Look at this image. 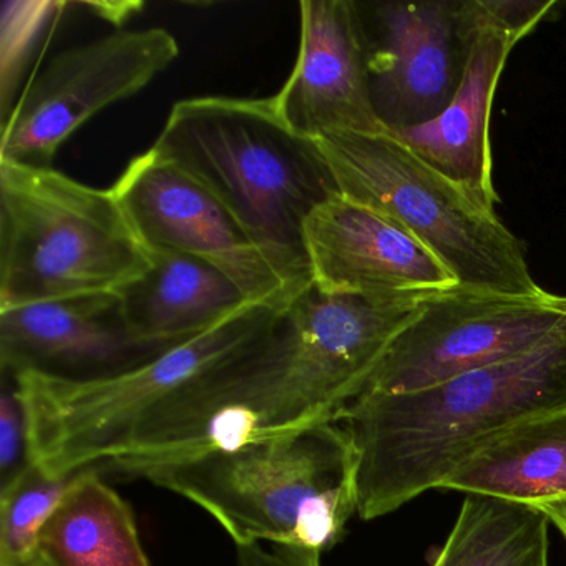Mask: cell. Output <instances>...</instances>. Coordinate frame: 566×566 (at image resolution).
<instances>
[{
    "instance_id": "4fadbf2b",
    "label": "cell",
    "mask_w": 566,
    "mask_h": 566,
    "mask_svg": "<svg viewBox=\"0 0 566 566\" xmlns=\"http://www.w3.org/2000/svg\"><path fill=\"white\" fill-rule=\"evenodd\" d=\"M300 51L273 101L296 134H382L370 101L366 42L354 0H304Z\"/></svg>"
},
{
    "instance_id": "5b68a950",
    "label": "cell",
    "mask_w": 566,
    "mask_h": 566,
    "mask_svg": "<svg viewBox=\"0 0 566 566\" xmlns=\"http://www.w3.org/2000/svg\"><path fill=\"white\" fill-rule=\"evenodd\" d=\"M281 316L271 307L248 304L207 333L108 376L8 373L24 406L31 462L51 475H72L120 459L164 403L250 349Z\"/></svg>"
},
{
    "instance_id": "ba28073f",
    "label": "cell",
    "mask_w": 566,
    "mask_h": 566,
    "mask_svg": "<svg viewBox=\"0 0 566 566\" xmlns=\"http://www.w3.org/2000/svg\"><path fill=\"white\" fill-rule=\"evenodd\" d=\"M566 331V296L453 287L400 331L360 394H403L515 359Z\"/></svg>"
},
{
    "instance_id": "9a60e30c",
    "label": "cell",
    "mask_w": 566,
    "mask_h": 566,
    "mask_svg": "<svg viewBox=\"0 0 566 566\" xmlns=\"http://www.w3.org/2000/svg\"><path fill=\"white\" fill-rule=\"evenodd\" d=\"M469 2L472 41L462 82L449 107L427 124L397 128L389 134L433 170L495 207L499 195L492 180L490 114L500 75L520 41L483 12L480 0Z\"/></svg>"
},
{
    "instance_id": "8fae6325",
    "label": "cell",
    "mask_w": 566,
    "mask_h": 566,
    "mask_svg": "<svg viewBox=\"0 0 566 566\" xmlns=\"http://www.w3.org/2000/svg\"><path fill=\"white\" fill-rule=\"evenodd\" d=\"M148 250H174L227 274L250 303L286 313L297 300L233 214L154 150L134 158L112 187Z\"/></svg>"
},
{
    "instance_id": "d6986e66",
    "label": "cell",
    "mask_w": 566,
    "mask_h": 566,
    "mask_svg": "<svg viewBox=\"0 0 566 566\" xmlns=\"http://www.w3.org/2000/svg\"><path fill=\"white\" fill-rule=\"evenodd\" d=\"M549 525L536 506L467 495L432 566H549Z\"/></svg>"
},
{
    "instance_id": "7402d4cb",
    "label": "cell",
    "mask_w": 566,
    "mask_h": 566,
    "mask_svg": "<svg viewBox=\"0 0 566 566\" xmlns=\"http://www.w3.org/2000/svg\"><path fill=\"white\" fill-rule=\"evenodd\" d=\"M31 463L24 406L14 377L4 373L0 399V489L14 482Z\"/></svg>"
},
{
    "instance_id": "cb8c5ba5",
    "label": "cell",
    "mask_w": 566,
    "mask_h": 566,
    "mask_svg": "<svg viewBox=\"0 0 566 566\" xmlns=\"http://www.w3.org/2000/svg\"><path fill=\"white\" fill-rule=\"evenodd\" d=\"M238 566H321V553L291 546L237 545Z\"/></svg>"
},
{
    "instance_id": "9c48e42d",
    "label": "cell",
    "mask_w": 566,
    "mask_h": 566,
    "mask_svg": "<svg viewBox=\"0 0 566 566\" xmlns=\"http://www.w3.org/2000/svg\"><path fill=\"white\" fill-rule=\"evenodd\" d=\"M180 55L160 28L117 31L52 59L0 124V161L52 167L82 125L144 91Z\"/></svg>"
},
{
    "instance_id": "44dd1931",
    "label": "cell",
    "mask_w": 566,
    "mask_h": 566,
    "mask_svg": "<svg viewBox=\"0 0 566 566\" xmlns=\"http://www.w3.org/2000/svg\"><path fill=\"white\" fill-rule=\"evenodd\" d=\"M62 2H6L0 34V124L8 120L25 62Z\"/></svg>"
},
{
    "instance_id": "603a6c76",
    "label": "cell",
    "mask_w": 566,
    "mask_h": 566,
    "mask_svg": "<svg viewBox=\"0 0 566 566\" xmlns=\"http://www.w3.org/2000/svg\"><path fill=\"white\" fill-rule=\"evenodd\" d=\"M483 12L500 28L505 29L516 41L530 34L539 22L545 21L556 0H480Z\"/></svg>"
},
{
    "instance_id": "277c9868",
    "label": "cell",
    "mask_w": 566,
    "mask_h": 566,
    "mask_svg": "<svg viewBox=\"0 0 566 566\" xmlns=\"http://www.w3.org/2000/svg\"><path fill=\"white\" fill-rule=\"evenodd\" d=\"M130 476L201 506L234 545L263 543L323 555L357 515L356 450L340 422L151 463Z\"/></svg>"
},
{
    "instance_id": "7a4b0ae2",
    "label": "cell",
    "mask_w": 566,
    "mask_h": 566,
    "mask_svg": "<svg viewBox=\"0 0 566 566\" xmlns=\"http://www.w3.org/2000/svg\"><path fill=\"white\" fill-rule=\"evenodd\" d=\"M429 297L373 300L311 287L268 336L211 377L203 399L211 439L233 449L337 422Z\"/></svg>"
},
{
    "instance_id": "ffe728a7",
    "label": "cell",
    "mask_w": 566,
    "mask_h": 566,
    "mask_svg": "<svg viewBox=\"0 0 566 566\" xmlns=\"http://www.w3.org/2000/svg\"><path fill=\"white\" fill-rule=\"evenodd\" d=\"M85 470L51 475L31 463L0 489V566H61L45 546L42 530Z\"/></svg>"
},
{
    "instance_id": "5bb4252c",
    "label": "cell",
    "mask_w": 566,
    "mask_h": 566,
    "mask_svg": "<svg viewBox=\"0 0 566 566\" xmlns=\"http://www.w3.org/2000/svg\"><path fill=\"white\" fill-rule=\"evenodd\" d=\"M158 354L132 336L118 293L0 311L4 373L41 370L87 379L130 369Z\"/></svg>"
},
{
    "instance_id": "484cf974",
    "label": "cell",
    "mask_w": 566,
    "mask_h": 566,
    "mask_svg": "<svg viewBox=\"0 0 566 566\" xmlns=\"http://www.w3.org/2000/svg\"><path fill=\"white\" fill-rule=\"evenodd\" d=\"M536 509L542 510L548 516L549 523L555 525L566 538V500L542 503V505H536Z\"/></svg>"
},
{
    "instance_id": "d4e9b609",
    "label": "cell",
    "mask_w": 566,
    "mask_h": 566,
    "mask_svg": "<svg viewBox=\"0 0 566 566\" xmlns=\"http://www.w3.org/2000/svg\"><path fill=\"white\" fill-rule=\"evenodd\" d=\"M94 11L95 15H101L105 21L122 24L130 18L135 8H142L140 4H130V2H122V4H85Z\"/></svg>"
},
{
    "instance_id": "30bf717a",
    "label": "cell",
    "mask_w": 566,
    "mask_h": 566,
    "mask_svg": "<svg viewBox=\"0 0 566 566\" xmlns=\"http://www.w3.org/2000/svg\"><path fill=\"white\" fill-rule=\"evenodd\" d=\"M370 101L387 132L439 117L459 91L472 41L469 0L357 2Z\"/></svg>"
},
{
    "instance_id": "52a82bcc",
    "label": "cell",
    "mask_w": 566,
    "mask_h": 566,
    "mask_svg": "<svg viewBox=\"0 0 566 566\" xmlns=\"http://www.w3.org/2000/svg\"><path fill=\"white\" fill-rule=\"evenodd\" d=\"M316 142L340 197L402 224L460 287L516 296L545 291L495 207L433 170L389 132L331 134Z\"/></svg>"
},
{
    "instance_id": "6da1fadb",
    "label": "cell",
    "mask_w": 566,
    "mask_h": 566,
    "mask_svg": "<svg viewBox=\"0 0 566 566\" xmlns=\"http://www.w3.org/2000/svg\"><path fill=\"white\" fill-rule=\"evenodd\" d=\"M566 407V331L536 349L403 394H360L337 422L356 450L357 515L379 518L442 483L523 420Z\"/></svg>"
},
{
    "instance_id": "3957f363",
    "label": "cell",
    "mask_w": 566,
    "mask_h": 566,
    "mask_svg": "<svg viewBox=\"0 0 566 566\" xmlns=\"http://www.w3.org/2000/svg\"><path fill=\"white\" fill-rule=\"evenodd\" d=\"M151 150L233 214L294 296L313 287L304 228L339 190L317 142L296 134L273 97L178 102Z\"/></svg>"
},
{
    "instance_id": "ac0fdd59",
    "label": "cell",
    "mask_w": 566,
    "mask_h": 566,
    "mask_svg": "<svg viewBox=\"0 0 566 566\" xmlns=\"http://www.w3.org/2000/svg\"><path fill=\"white\" fill-rule=\"evenodd\" d=\"M61 566H151L134 510L102 479L85 470L42 530Z\"/></svg>"
},
{
    "instance_id": "2e32d148",
    "label": "cell",
    "mask_w": 566,
    "mask_h": 566,
    "mask_svg": "<svg viewBox=\"0 0 566 566\" xmlns=\"http://www.w3.org/2000/svg\"><path fill=\"white\" fill-rule=\"evenodd\" d=\"M150 253L147 273L118 293L132 336L150 349L161 353L187 343L253 304L200 258L164 248Z\"/></svg>"
},
{
    "instance_id": "8992f818",
    "label": "cell",
    "mask_w": 566,
    "mask_h": 566,
    "mask_svg": "<svg viewBox=\"0 0 566 566\" xmlns=\"http://www.w3.org/2000/svg\"><path fill=\"white\" fill-rule=\"evenodd\" d=\"M150 266L112 188L0 161V311L120 293Z\"/></svg>"
},
{
    "instance_id": "e0dca14e",
    "label": "cell",
    "mask_w": 566,
    "mask_h": 566,
    "mask_svg": "<svg viewBox=\"0 0 566 566\" xmlns=\"http://www.w3.org/2000/svg\"><path fill=\"white\" fill-rule=\"evenodd\" d=\"M440 489L533 506L566 500V407L523 420L490 440Z\"/></svg>"
},
{
    "instance_id": "7c38bea8",
    "label": "cell",
    "mask_w": 566,
    "mask_h": 566,
    "mask_svg": "<svg viewBox=\"0 0 566 566\" xmlns=\"http://www.w3.org/2000/svg\"><path fill=\"white\" fill-rule=\"evenodd\" d=\"M304 241L313 286L326 294L392 300L459 287L442 261L402 224L340 195L311 214Z\"/></svg>"
}]
</instances>
